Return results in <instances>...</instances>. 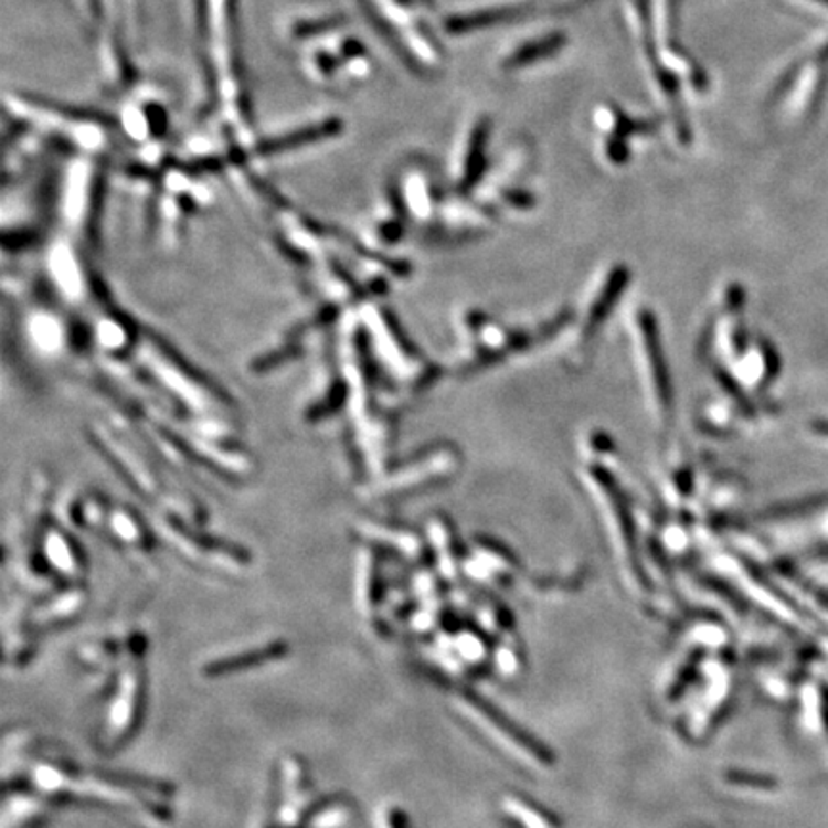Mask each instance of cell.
<instances>
[{
  "label": "cell",
  "instance_id": "6da1fadb",
  "mask_svg": "<svg viewBox=\"0 0 828 828\" xmlns=\"http://www.w3.org/2000/svg\"><path fill=\"white\" fill-rule=\"evenodd\" d=\"M200 51L210 79L211 95L226 112L238 114L242 106V70L236 36L234 0H197Z\"/></svg>",
  "mask_w": 828,
  "mask_h": 828
},
{
  "label": "cell",
  "instance_id": "52a82bcc",
  "mask_svg": "<svg viewBox=\"0 0 828 828\" xmlns=\"http://www.w3.org/2000/svg\"><path fill=\"white\" fill-rule=\"evenodd\" d=\"M44 560L51 566L49 570L56 572L66 582L77 583L85 574V567H83L79 556L75 554L72 545H67L66 541L60 538L59 533H52L46 539Z\"/></svg>",
  "mask_w": 828,
  "mask_h": 828
},
{
  "label": "cell",
  "instance_id": "9c48e42d",
  "mask_svg": "<svg viewBox=\"0 0 828 828\" xmlns=\"http://www.w3.org/2000/svg\"><path fill=\"white\" fill-rule=\"evenodd\" d=\"M280 652H283V647L276 643V645H270V647L255 648V650H247V652H241V655L236 656H225L221 660L213 661L210 668H205L204 671L205 673H211L213 677H215V673L223 676L226 671H236V669L252 668V666L263 664L265 658L273 660Z\"/></svg>",
  "mask_w": 828,
  "mask_h": 828
},
{
  "label": "cell",
  "instance_id": "8fae6325",
  "mask_svg": "<svg viewBox=\"0 0 828 828\" xmlns=\"http://www.w3.org/2000/svg\"><path fill=\"white\" fill-rule=\"evenodd\" d=\"M817 2H822V4H827L828 7V0H817Z\"/></svg>",
  "mask_w": 828,
  "mask_h": 828
},
{
  "label": "cell",
  "instance_id": "3957f363",
  "mask_svg": "<svg viewBox=\"0 0 828 828\" xmlns=\"http://www.w3.org/2000/svg\"><path fill=\"white\" fill-rule=\"evenodd\" d=\"M145 694V669H142V643H131L124 668L117 676L114 694L109 697L98 741L106 750L119 749L131 736L142 710Z\"/></svg>",
  "mask_w": 828,
  "mask_h": 828
},
{
  "label": "cell",
  "instance_id": "8992f818",
  "mask_svg": "<svg viewBox=\"0 0 828 828\" xmlns=\"http://www.w3.org/2000/svg\"><path fill=\"white\" fill-rule=\"evenodd\" d=\"M83 603H85V595L79 588H70L66 593L36 606V611L31 614V625L41 629L49 625L66 624L67 619L77 616V612L83 608Z\"/></svg>",
  "mask_w": 828,
  "mask_h": 828
},
{
  "label": "cell",
  "instance_id": "30bf717a",
  "mask_svg": "<svg viewBox=\"0 0 828 828\" xmlns=\"http://www.w3.org/2000/svg\"><path fill=\"white\" fill-rule=\"evenodd\" d=\"M380 828H407V825L403 822L401 815L397 817L395 814H385L380 819Z\"/></svg>",
  "mask_w": 828,
  "mask_h": 828
},
{
  "label": "cell",
  "instance_id": "ba28073f",
  "mask_svg": "<svg viewBox=\"0 0 828 828\" xmlns=\"http://www.w3.org/2000/svg\"><path fill=\"white\" fill-rule=\"evenodd\" d=\"M348 799H327L312 814L307 815L304 828H349L353 821Z\"/></svg>",
  "mask_w": 828,
  "mask_h": 828
},
{
  "label": "cell",
  "instance_id": "7a4b0ae2",
  "mask_svg": "<svg viewBox=\"0 0 828 828\" xmlns=\"http://www.w3.org/2000/svg\"><path fill=\"white\" fill-rule=\"evenodd\" d=\"M304 43H312L306 64L309 72L325 81L351 79L367 72L363 51L359 44L343 36L338 20L306 22L296 30Z\"/></svg>",
  "mask_w": 828,
  "mask_h": 828
},
{
  "label": "cell",
  "instance_id": "277c9868",
  "mask_svg": "<svg viewBox=\"0 0 828 828\" xmlns=\"http://www.w3.org/2000/svg\"><path fill=\"white\" fill-rule=\"evenodd\" d=\"M311 798V781L306 765L296 757H286L280 763L278 778V798H276L273 819L267 828H304Z\"/></svg>",
  "mask_w": 828,
  "mask_h": 828
},
{
  "label": "cell",
  "instance_id": "5b68a950",
  "mask_svg": "<svg viewBox=\"0 0 828 828\" xmlns=\"http://www.w3.org/2000/svg\"><path fill=\"white\" fill-rule=\"evenodd\" d=\"M46 819L43 799L31 794L14 793L4 798L2 828H39Z\"/></svg>",
  "mask_w": 828,
  "mask_h": 828
}]
</instances>
